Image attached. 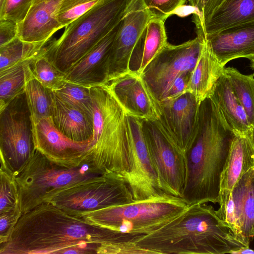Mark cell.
I'll use <instances>...</instances> for the list:
<instances>
[{
	"instance_id": "23",
	"label": "cell",
	"mask_w": 254,
	"mask_h": 254,
	"mask_svg": "<svg viewBox=\"0 0 254 254\" xmlns=\"http://www.w3.org/2000/svg\"><path fill=\"white\" fill-rule=\"evenodd\" d=\"M254 21V0H223L201 28L206 36Z\"/></svg>"
},
{
	"instance_id": "28",
	"label": "cell",
	"mask_w": 254,
	"mask_h": 254,
	"mask_svg": "<svg viewBox=\"0 0 254 254\" xmlns=\"http://www.w3.org/2000/svg\"><path fill=\"white\" fill-rule=\"evenodd\" d=\"M24 92L32 124L44 118H51L54 100L53 91L44 86L33 76L27 82Z\"/></svg>"
},
{
	"instance_id": "26",
	"label": "cell",
	"mask_w": 254,
	"mask_h": 254,
	"mask_svg": "<svg viewBox=\"0 0 254 254\" xmlns=\"http://www.w3.org/2000/svg\"><path fill=\"white\" fill-rule=\"evenodd\" d=\"M165 20L152 18L132 54L130 70L140 75L148 64L167 44Z\"/></svg>"
},
{
	"instance_id": "37",
	"label": "cell",
	"mask_w": 254,
	"mask_h": 254,
	"mask_svg": "<svg viewBox=\"0 0 254 254\" xmlns=\"http://www.w3.org/2000/svg\"><path fill=\"white\" fill-rule=\"evenodd\" d=\"M195 10L194 20L197 28H201L223 0H189Z\"/></svg>"
},
{
	"instance_id": "3",
	"label": "cell",
	"mask_w": 254,
	"mask_h": 254,
	"mask_svg": "<svg viewBox=\"0 0 254 254\" xmlns=\"http://www.w3.org/2000/svg\"><path fill=\"white\" fill-rule=\"evenodd\" d=\"M152 254H223L246 246L211 205H189L180 215L136 242Z\"/></svg>"
},
{
	"instance_id": "16",
	"label": "cell",
	"mask_w": 254,
	"mask_h": 254,
	"mask_svg": "<svg viewBox=\"0 0 254 254\" xmlns=\"http://www.w3.org/2000/svg\"><path fill=\"white\" fill-rule=\"evenodd\" d=\"M106 85L128 116L147 121L159 119L160 106L136 72L131 70Z\"/></svg>"
},
{
	"instance_id": "14",
	"label": "cell",
	"mask_w": 254,
	"mask_h": 254,
	"mask_svg": "<svg viewBox=\"0 0 254 254\" xmlns=\"http://www.w3.org/2000/svg\"><path fill=\"white\" fill-rule=\"evenodd\" d=\"M33 133L35 148L52 162L67 168L90 164L93 140L77 142L69 139L58 129L52 118L33 124Z\"/></svg>"
},
{
	"instance_id": "15",
	"label": "cell",
	"mask_w": 254,
	"mask_h": 254,
	"mask_svg": "<svg viewBox=\"0 0 254 254\" xmlns=\"http://www.w3.org/2000/svg\"><path fill=\"white\" fill-rule=\"evenodd\" d=\"M131 129L130 170L126 181L134 200L163 194L144 137L142 120L128 116Z\"/></svg>"
},
{
	"instance_id": "18",
	"label": "cell",
	"mask_w": 254,
	"mask_h": 254,
	"mask_svg": "<svg viewBox=\"0 0 254 254\" xmlns=\"http://www.w3.org/2000/svg\"><path fill=\"white\" fill-rule=\"evenodd\" d=\"M213 54L224 66L236 59H254V21L204 36Z\"/></svg>"
},
{
	"instance_id": "24",
	"label": "cell",
	"mask_w": 254,
	"mask_h": 254,
	"mask_svg": "<svg viewBox=\"0 0 254 254\" xmlns=\"http://www.w3.org/2000/svg\"><path fill=\"white\" fill-rule=\"evenodd\" d=\"M221 112L235 134L246 133L252 127L246 112L235 95L227 76L223 72L210 97Z\"/></svg>"
},
{
	"instance_id": "34",
	"label": "cell",
	"mask_w": 254,
	"mask_h": 254,
	"mask_svg": "<svg viewBox=\"0 0 254 254\" xmlns=\"http://www.w3.org/2000/svg\"><path fill=\"white\" fill-rule=\"evenodd\" d=\"M19 208V197L15 177L0 168V213Z\"/></svg>"
},
{
	"instance_id": "33",
	"label": "cell",
	"mask_w": 254,
	"mask_h": 254,
	"mask_svg": "<svg viewBox=\"0 0 254 254\" xmlns=\"http://www.w3.org/2000/svg\"><path fill=\"white\" fill-rule=\"evenodd\" d=\"M102 0H62L56 13L59 25L66 27Z\"/></svg>"
},
{
	"instance_id": "45",
	"label": "cell",
	"mask_w": 254,
	"mask_h": 254,
	"mask_svg": "<svg viewBox=\"0 0 254 254\" xmlns=\"http://www.w3.org/2000/svg\"><path fill=\"white\" fill-rule=\"evenodd\" d=\"M250 62H251L250 66L252 68V69L254 71V59Z\"/></svg>"
},
{
	"instance_id": "5",
	"label": "cell",
	"mask_w": 254,
	"mask_h": 254,
	"mask_svg": "<svg viewBox=\"0 0 254 254\" xmlns=\"http://www.w3.org/2000/svg\"><path fill=\"white\" fill-rule=\"evenodd\" d=\"M130 0H102L46 46L44 56L65 73L122 20Z\"/></svg>"
},
{
	"instance_id": "22",
	"label": "cell",
	"mask_w": 254,
	"mask_h": 254,
	"mask_svg": "<svg viewBox=\"0 0 254 254\" xmlns=\"http://www.w3.org/2000/svg\"><path fill=\"white\" fill-rule=\"evenodd\" d=\"M51 118L58 129L69 139L77 142L93 140V117L64 102L55 92Z\"/></svg>"
},
{
	"instance_id": "39",
	"label": "cell",
	"mask_w": 254,
	"mask_h": 254,
	"mask_svg": "<svg viewBox=\"0 0 254 254\" xmlns=\"http://www.w3.org/2000/svg\"><path fill=\"white\" fill-rule=\"evenodd\" d=\"M191 72H184L176 78L164 101L174 100L186 92Z\"/></svg>"
},
{
	"instance_id": "12",
	"label": "cell",
	"mask_w": 254,
	"mask_h": 254,
	"mask_svg": "<svg viewBox=\"0 0 254 254\" xmlns=\"http://www.w3.org/2000/svg\"><path fill=\"white\" fill-rule=\"evenodd\" d=\"M200 103L186 92L173 100L160 104L161 115L155 122L168 141L185 155L197 134Z\"/></svg>"
},
{
	"instance_id": "27",
	"label": "cell",
	"mask_w": 254,
	"mask_h": 254,
	"mask_svg": "<svg viewBox=\"0 0 254 254\" xmlns=\"http://www.w3.org/2000/svg\"><path fill=\"white\" fill-rule=\"evenodd\" d=\"M46 52V48L37 56L0 71V110L16 97L24 92L27 82L33 76L31 64Z\"/></svg>"
},
{
	"instance_id": "11",
	"label": "cell",
	"mask_w": 254,
	"mask_h": 254,
	"mask_svg": "<svg viewBox=\"0 0 254 254\" xmlns=\"http://www.w3.org/2000/svg\"><path fill=\"white\" fill-rule=\"evenodd\" d=\"M142 123L160 189L167 194L181 197L186 181L185 155L168 141L154 121L142 120Z\"/></svg>"
},
{
	"instance_id": "7",
	"label": "cell",
	"mask_w": 254,
	"mask_h": 254,
	"mask_svg": "<svg viewBox=\"0 0 254 254\" xmlns=\"http://www.w3.org/2000/svg\"><path fill=\"white\" fill-rule=\"evenodd\" d=\"M103 174L90 164L76 168L58 165L38 150L14 175L21 214L27 212L61 189Z\"/></svg>"
},
{
	"instance_id": "6",
	"label": "cell",
	"mask_w": 254,
	"mask_h": 254,
	"mask_svg": "<svg viewBox=\"0 0 254 254\" xmlns=\"http://www.w3.org/2000/svg\"><path fill=\"white\" fill-rule=\"evenodd\" d=\"M189 205L180 197L166 193L124 204L78 215L89 223L111 230L146 235L162 227L182 213Z\"/></svg>"
},
{
	"instance_id": "19",
	"label": "cell",
	"mask_w": 254,
	"mask_h": 254,
	"mask_svg": "<svg viewBox=\"0 0 254 254\" xmlns=\"http://www.w3.org/2000/svg\"><path fill=\"white\" fill-rule=\"evenodd\" d=\"M62 0H45L32 6L17 24V36L27 42H47L61 28L56 16Z\"/></svg>"
},
{
	"instance_id": "30",
	"label": "cell",
	"mask_w": 254,
	"mask_h": 254,
	"mask_svg": "<svg viewBox=\"0 0 254 254\" xmlns=\"http://www.w3.org/2000/svg\"><path fill=\"white\" fill-rule=\"evenodd\" d=\"M47 42H27L16 37L0 47V71L43 52Z\"/></svg>"
},
{
	"instance_id": "13",
	"label": "cell",
	"mask_w": 254,
	"mask_h": 254,
	"mask_svg": "<svg viewBox=\"0 0 254 254\" xmlns=\"http://www.w3.org/2000/svg\"><path fill=\"white\" fill-rule=\"evenodd\" d=\"M152 18L142 0H129L109 56L107 84L131 71L133 53Z\"/></svg>"
},
{
	"instance_id": "36",
	"label": "cell",
	"mask_w": 254,
	"mask_h": 254,
	"mask_svg": "<svg viewBox=\"0 0 254 254\" xmlns=\"http://www.w3.org/2000/svg\"><path fill=\"white\" fill-rule=\"evenodd\" d=\"M33 0H6L0 12V19L13 21L17 24L27 16L32 6Z\"/></svg>"
},
{
	"instance_id": "17",
	"label": "cell",
	"mask_w": 254,
	"mask_h": 254,
	"mask_svg": "<svg viewBox=\"0 0 254 254\" xmlns=\"http://www.w3.org/2000/svg\"><path fill=\"white\" fill-rule=\"evenodd\" d=\"M121 24V21L64 73L65 81L89 88L107 84L108 58Z\"/></svg>"
},
{
	"instance_id": "21",
	"label": "cell",
	"mask_w": 254,
	"mask_h": 254,
	"mask_svg": "<svg viewBox=\"0 0 254 254\" xmlns=\"http://www.w3.org/2000/svg\"><path fill=\"white\" fill-rule=\"evenodd\" d=\"M224 68L212 53L204 36L201 52L191 72L186 92L192 94L200 104L212 95Z\"/></svg>"
},
{
	"instance_id": "4",
	"label": "cell",
	"mask_w": 254,
	"mask_h": 254,
	"mask_svg": "<svg viewBox=\"0 0 254 254\" xmlns=\"http://www.w3.org/2000/svg\"><path fill=\"white\" fill-rule=\"evenodd\" d=\"M94 134L90 164L126 181L130 170L131 129L128 117L107 85L91 88Z\"/></svg>"
},
{
	"instance_id": "40",
	"label": "cell",
	"mask_w": 254,
	"mask_h": 254,
	"mask_svg": "<svg viewBox=\"0 0 254 254\" xmlns=\"http://www.w3.org/2000/svg\"><path fill=\"white\" fill-rule=\"evenodd\" d=\"M17 35V24L11 20L0 19V47L9 43Z\"/></svg>"
},
{
	"instance_id": "44",
	"label": "cell",
	"mask_w": 254,
	"mask_h": 254,
	"mask_svg": "<svg viewBox=\"0 0 254 254\" xmlns=\"http://www.w3.org/2000/svg\"><path fill=\"white\" fill-rule=\"evenodd\" d=\"M44 0H33L32 5L37 4Z\"/></svg>"
},
{
	"instance_id": "42",
	"label": "cell",
	"mask_w": 254,
	"mask_h": 254,
	"mask_svg": "<svg viewBox=\"0 0 254 254\" xmlns=\"http://www.w3.org/2000/svg\"><path fill=\"white\" fill-rule=\"evenodd\" d=\"M6 0H0V12L3 9Z\"/></svg>"
},
{
	"instance_id": "41",
	"label": "cell",
	"mask_w": 254,
	"mask_h": 254,
	"mask_svg": "<svg viewBox=\"0 0 254 254\" xmlns=\"http://www.w3.org/2000/svg\"><path fill=\"white\" fill-rule=\"evenodd\" d=\"M254 254V250L249 247H243L234 252L233 254Z\"/></svg>"
},
{
	"instance_id": "8",
	"label": "cell",
	"mask_w": 254,
	"mask_h": 254,
	"mask_svg": "<svg viewBox=\"0 0 254 254\" xmlns=\"http://www.w3.org/2000/svg\"><path fill=\"white\" fill-rule=\"evenodd\" d=\"M133 200L125 180L117 174L108 172L65 187L44 202L77 215Z\"/></svg>"
},
{
	"instance_id": "1",
	"label": "cell",
	"mask_w": 254,
	"mask_h": 254,
	"mask_svg": "<svg viewBox=\"0 0 254 254\" xmlns=\"http://www.w3.org/2000/svg\"><path fill=\"white\" fill-rule=\"evenodd\" d=\"M142 236L92 224L44 202L21 215L7 241L0 244V254H112L116 244Z\"/></svg>"
},
{
	"instance_id": "32",
	"label": "cell",
	"mask_w": 254,
	"mask_h": 254,
	"mask_svg": "<svg viewBox=\"0 0 254 254\" xmlns=\"http://www.w3.org/2000/svg\"><path fill=\"white\" fill-rule=\"evenodd\" d=\"M45 54L38 57L31 64L32 73L44 86L55 92L66 82L65 74L60 71L44 56Z\"/></svg>"
},
{
	"instance_id": "31",
	"label": "cell",
	"mask_w": 254,
	"mask_h": 254,
	"mask_svg": "<svg viewBox=\"0 0 254 254\" xmlns=\"http://www.w3.org/2000/svg\"><path fill=\"white\" fill-rule=\"evenodd\" d=\"M62 101L93 117V104L91 88L66 81L54 92Z\"/></svg>"
},
{
	"instance_id": "35",
	"label": "cell",
	"mask_w": 254,
	"mask_h": 254,
	"mask_svg": "<svg viewBox=\"0 0 254 254\" xmlns=\"http://www.w3.org/2000/svg\"><path fill=\"white\" fill-rule=\"evenodd\" d=\"M152 17L165 20L185 5L186 0H142Z\"/></svg>"
},
{
	"instance_id": "38",
	"label": "cell",
	"mask_w": 254,
	"mask_h": 254,
	"mask_svg": "<svg viewBox=\"0 0 254 254\" xmlns=\"http://www.w3.org/2000/svg\"><path fill=\"white\" fill-rule=\"evenodd\" d=\"M21 215L20 208L0 213V244L7 241Z\"/></svg>"
},
{
	"instance_id": "2",
	"label": "cell",
	"mask_w": 254,
	"mask_h": 254,
	"mask_svg": "<svg viewBox=\"0 0 254 254\" xmlns=\"http://www.w3.org/2000/svg\"><path fill=\"white\" fill-rule=\"evenodd\" d=\"M235 135L212 98L202 101L197 134L185 154L186 181L181 197L189 206L219 203L221 176Z\"/></svg>"
},
{
	"instance_id": "29",
	"label": "cell",
	"mask_w": 254,
	"mask_h": 254,
	"mask_svg": "<svg viewBox=\"0 0 254 254\" xmlns=\"http://www.w3.org/2000/svg\"><path fill=\"white\" fill-rule=\"evenodd\" d=\"M224 71L253 126L254 124V72L244 74L236 68L230 66L225 67Z\"/></svg>"
},
{
	"instance_id": "9",
	"label": "cell",
	"mask_w": 254,
	"mask_h": 254,
	"mask_svg": "<svg viewBox=\"0 0 254 254\" xmlns=\"http://www.w3.org/2000/svg\"><path fill=\"white\" fill-rule=\"evenodd\" d=\"M35 150L33 124L24 92L0 110V168L15 175Z\"/></svg>"
},
{
	"instance_id": "10",
	"label": "cell",
	"mask_w": 254,
	"mask_h": 254,
	"mask_svg": "<svg viewBox=\"0 0 254 254\" xmlns=\"http://www.w3.org/2000/svg\"><path fill=\"white\" fill-rule=\"evenodd\" d=\"M203 37L201 31H197V37L192 40L178 45L168 43L140 75L159 106L176 78L193 70L201 52Z\"/></svg>"
},
{
	"instance_id": "25",
	"label": "cell",
	"mask_w": 254,
	"mask_h": 254,
	"mask_svg": "<svg viewBox=\"0 0 254 254\" xmlns=\"http://www.w3.org/2000/svg\"><path fill=\"white\" fill-rule=\"evenodd\" d=\"M232 192L241 235L250 244L254 239V167L241 177Z\"/></svg>"
},
{
	"instance_id": "43",
	"label": "cell",
	"mask_w": 254,
	"mask_h": 254,
	"mask_svg": "<svg viewBox=\"0 0 254 254\" xmlns=\"http://www.w3.org/2000/svg\"><path fill=\"white\" fill-rule=\"evenodd\" d=\"M251 133H252V137L253 141L254 143V124L252 126V129H251Z\"/></svg>"
},
{
	"instance_id": "20",
	"label": "cell",
	"mask_w": 254,
	"mask_h": 254,
	"mask_svg": "<svg viewBox=\"0 0 254 254\" xmlns=\"http://www.w3.org/2000/svg\"><path fill=\"white\" fill-rule=\"evenodd\" d=\"M253 167L254 143L251 130L235 134L221 176L220 199L230 194L241 177Z\"/></svg>"
}]
</instances>
